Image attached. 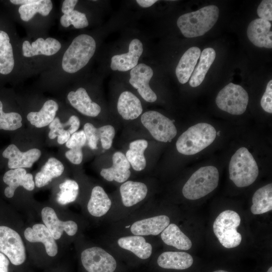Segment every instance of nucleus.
<instances>
[{
    "instance_id": "nucleus-45",
    "label": "nucleus",
    "mask_w": 272,
    "mask_h": 272,
    "mask_svg": "<svg viewBox=\"0 0 272 272\" xmlns=\"http://www.w3.org/2000/svg\"><path fill=\"white\" fill-rule=\"evenodd\" d=\"M65 157L73 164H80L83 158L82 148H74L70 149L65 153Z\"/></svg>"
},
{
    "instance_id": "nucleus-9",
    "label": "nucleus",
    "mask_w": 272,
    "mask_h": 272,
    "mask_svg": "<svg viewBox=\"0 0 272 272\" xmlns=\"http://www.w3.org/2000/svg\"><path fill=\"white\" fill-rule=\"evenodd\" d=\"M0 252L15 265L22 264L26 259L25 248L20 235L5 226H0Z\"/></svg>"
},
{
    "instance_id": "nucleus-44",
    "label": "nucleus",
    "mask_w": 272,
    "mask_h": 272,
    "mask_svg": "<svg viewBox=\"0 0 272 272\" xmlns=\"http://www.w3.org/2000/svg\"><path fill=\"white\" fill-rule=\"evenodd\" d=\"M257 13L258 16L269 22L272 21V1L263 0L259 5Z\"/></svg>"
},
{
    "instance_id": "nucleus-40",
    "label": "nucleus",
    "mask_w": 272,
    "mask_h": 272,
    "mask_svg": "<svg viewBox=\"0 0 272 272\" xmlns=\"http://www.w3.org/2000/svg\"><path fill=\"white\" fill-rule=\"evenodd\" d=\"M98 131L102 148L105 150L109 149L115 134L114 127L111 125H105L98 128Z\"/></svg>"
},
{
    "instance_id": "nucleus-29",
    "label": "nucleus",
    "mask_w": 272,
    "mask_h": 272,
    "mask_svg": "<svg viewBox=\"0 0 272 272\" xmlns=\"http://www.w3.org/2000/svg\"><path fill=\"white\" fill-rule=\"evenodd\" d=\"M58 109L57 103L53 100H48L38 112H30L27 118L30 123L37 128L45 127L53 120Z\"/></svg>"
},
{
    "instance_id": "nucleus-10",
    "label": "nucleus",
    "mask_w": 272,
    "mask_h": 272,
    "mask_svg": "<svg viewBox=\"0 0 272 272\" xmlns=\"http://www.w3.org/2000/svg\"><path fill=\"white\" fill-rule=\"evenodd\" d=\"M81 259L83 267L88 272H114L117 266L115 258L98 247L83 251Z\"/></svg>"
},
{
    "instance_id": "nucleus-24",
    "label": "nucleus",
    "mask_w": 272,
    "mask_h": 272,
    "mask_svg": "<svg viewBox=\"0 0 272 272\" xmlns=\"http://www.w3.org/2000/svg\"><path fill=\"white\" fill-rule=\"evenodd\" d=\"M117 108L119 114L125 120L134 119L143 111L140 100L129 91H124L120 95Z\"/></svg>"
},
{
    "instance_id": "nucleus-26",
    "label": "nucleus",
    "mask_w": 272,
    "mask_h": 272,
    "mask_svg": "<svg viewBox=\"0 0 272 272\" xmlns=\"http://www.w3.org/2000/svg\"><path fill=\"white\" fill-rule=\"evenodd\" d=\"M148 192L147 185L142 182L127 181L120 187V193L123 205L131 207L143 200Z\"/></svg>"
},
{
    "instance_id": "nucleus-17",
    "label": "nucleus",
    "mask_w": 272,
    "mask_h": 272,
    "mask_svg": "<svg viewBox=\"0 0 272 272\" xmlns=\"http://www.w3.org/2000/svg\"><path fill=\"white\" fill-rule=\"evenodd\" d=\"M112 160V166L102 169L100 175L108 181L125 182L130 175V165L125 155L121 152H116L113 154Z\"/></svg>"
},
{
    "instance_id": "nucleus-16",
    "label": "nucleus",
    "mask_w": 272,
    "mask_h": 272,
    "mask_svg": "<svg viewBox=\"0 0 272 272\" xmlns=\"http://www.w3.org/2000/svg\"><path fill=\"white\" fill-rule=\"evenodd\" d=\"M4 182L8 185L5 189V195L12 197L16 188L19 186L31 191L34 189L35 183L33 175L27 173L24 168L11 169L6 172L3 177Z\"/></svg>"
},
{
    "instance_id": "nucleus-33",
    "label": "nucleus",
    "mask_w": 272,
    "mask_h": 272,
    "mask_svg": "<svg viewBox=\"0 0 272 272\" xmlns=\"http://www.w3.org/2000/svg\"><path fill=\"white\" fill-rule=\"evenodd\" d=\"M250 211L254 215H259L272 210V184L269 183L258 189L252 196Z\"/></svg>"
},
{
    "instance_id": "nucleus-12",
    "label": "nucleus",
    "mask_w": 272,
    "mask_h": 272,
    "mask_svg": "<svg viewBox=\"0 0 272 272\" xmlns=\"http://www.w3.org/2000/svg\"><path fill=\"white\" fill-rule=\"evenodd\" d=\"M41 155L40 150L37 148L23 152L14 144L10 145L3 153V156L8 159V167L12 169L31 167Z\"/></svg>"
},
{
    "instance_id": "nucleus-13",
    "label": "nucleus",
    "mask_w": 272,
    "mask_h": 272,
    "mask_svg": "<svg viewBox=\"0 0 272 272\" xmlns=\"http://www.w3.org/2000/svg\"><path fill=\"white\" fill-rule=\"evenodd\" d=\"M41 216L44 225L55 240L59 239L63 231L69 236H73L77 232L78 225L76 223L73 221L63 222L59 220L51 208H44L41 211Z\"/></svg>"
},
{
    "instance_id": "nucleus-50",
    "label": "nucleus",
    "mask_w": 272,
    "mask_h": 272,
    "mask_svg": "<svg viewBox=\"0 0 272 272\" xmlns=\"http://www.w3.org/2000/svg\"><path fill=\"white\" fill-rule=\"evenodd\" d=\"M267 272H272V267L270 266L268 269L267 270Z\"/></svg>"
},
{
    "instance_id": "nucleus-38",
    "label": "nucleus",
    "mask_w": 272,
    "mask_h": 272,
    "mask_svg": "<svg viewBox=\"0 0 272 272\" xmlns=\"http://www.w3.org/2000/svg\"><path fill=\"white\" fill-rule=\"evenodd\" d=\"M22 120L21 115L17 112H4L2 102L0 101V129L16 130L22 126Z\"/></svg>"
},
{
    "instance_id": "nucleus-4",
    "label": "nucleus",
    "mask_w": 272,
    "mask_h": 272,
    "mask_svg": "<svg viewBox=\"0 0 272 272\" xmlns=\"http://www.w3.org/2000/svg\"><path fill=\"white\" fill-rule=\"evenodd\" d=\"M229 178L239 187L249 186L258 175V167L252 154L245 147L238 149L229 166Z\"/></svg>"
},
{
    "instance_id": "nucleus-49",
    "label": "nucleus",
    "mask_w": 272,
    "mask_h": 272,
    "mask_svg": "<svg viewBox=\"0 0 272 272\" xmlns=\"http://www.w3.org/2000/svg\"><path fill=\"white\" fill-rule=\"evenodd\" d=\"M213 272H228V271L224 270H217Z\"/></svg>"
},
{
    "instance_id": "nucleus-27",
    "label": "nucleus",
    "mask_w": 272,
    "mask_h": 272,
    "mask_svg": "<svg viewBox=\"0 0 272 272\" xmlns=\"http://www.w3.org/2000/svg\"><path fill=\"white\" fill-rule=\"evenodd\" d=\"M117 243L121 248L130 251L142 259L149 258L152 253L151 244L142 236L122 237L118 239Z\"/></svg>"
},
{
    "instance_id": "nucleus-37",
    "label": "nucleus",
    "mask_w": 272,
    "mask_h": 272,
    "mask_svg": "<svg viewBox=\"0 0 272 272\" xmlns=\"http://www.w3.org/2000/svg\"><path fill=\"white\" fill-rule=\"evenodd\" d=\"M60 191L57 193L56 200L58 203L65 205L74 201L79 194V186L73 180L67 179L59 185Z\"/></svg>"
},
{
    "instance_id": "nucleus-1",
    "label": "nucleus",
    "mask_w": 272,
    "mask_h": 272,
    "mask_svg": "<svg viewBox=\"0 0 272 272\" xmlns=\"http://www.w3.org/2000/svg\"><path fill=\"white\" fill-rule=\"evenodd\" d=\"M219 10L215 5L204 7L196 11L180 16L177 25L184 36L187 38L203 35L217 22Z\"/></svg>"
},
{
    "instance_id": "nucleus-19",
    "label": "nucleus",
    "mask_w": 272,
    "mask_h": 272,
    "mask_svg": "<svg viewBox=\"0 0 272 272\" xmlns=\"http://www.w3.org/2000/svg\"><path fill=\"white\" fill-rule=\"evenodd\" d=\"M24 236L30 242L42 243L49 256L53 257L57 253L58 247L55 239L44 225L36 224L32 228H26Z\"/></svg>"
},
{
    "instance_id": "nucleus-39",
    "label": "nucleus",
    "mask_w": 272,
    "mask_h": 272,
    "mask_svg": "<svg viewBox=\"0 0 272 272\" xmlns=\"http://www.w3.org/2000/svg\"><path fill=\"white\" fill-rule=\"evenodd\" d=\"M60 22L64 27L73 25L76 29L83 28L89 25L86 15L77 10H74L67 15L63 14L60 18Z\"/></svg>"
},
{
    "instance_id": "nucleus-3",
    "label": "nucleus",
    "mask_w": 272,
    "mask_h": 272,
    "mask_svg": "<svg viewBox=\"0 0 272 272\" xmlns=\"http://www.w3.org/2000/svg\"><path fill=\"white\" fill-rule=\"evenodd\" d=\"M94 39L87 34H81L74 39L64 52L62 68L68 73H75L84 67L96 50Z\"/></svg>"
},
{
    "instance_id": "nucleus-48",
    "label": "nucleus",
    "mask_w": 272,
    "mask_h": 272,
    "mask_svg": "<svg viewBox=\"0 0 272 272\" xmlns=\"http://www.w3.org/2000/svg\"><path fill=\"white\" fill-rule=\"evenodd\" d=\"M156 0H137L136 2L142 7L148 8L157 2Z\"/></svg>"
},
{
    "instance_id": "nucleus-22",
    "label": "nucleus",
    "mask_w": 272,
    "mask_h": 272,
    "mask_svg": "<svg viewBox=\"0 0 272 272\" xmlns=\"http://www.w3.org/2000/svg\"><path fill=\"white\" fill-rule=\"evenodd\" d=\"M80 125V119L76 115L71 116L67 121L64 123L60 122L58 117H55L49 124L50 131L48 137L50 139L57 137L58 143L63 144L69 140L71 134L77 131Z\"/></svg>"
},
{
    "instance_id": "nucleus-43",
    "label": "nucleus",
    "mask_w": 272,
    "mask_h": 272,
    "mask_svg": "<svg viewBox=\"0 0 272 272\" xmlns=\"http://www.w3.org/2000/svg\"><path fill=\"white\" fill-rule=\"evenodd\" d=\"M262 108L268 113H272V80L267 83L265 91L260 100Z\"/></svg>"
},
{
    "instance_id": "nucleus-20",
    "label": "nucleus",
    "mask_w": 272,
    "mask_h": 272,
    "mask_svg": "<svg viewBox=\"0 0 272 272\" xmlns=\"http://www.w3.org/2000/svg\"><path fill=\"white\" fill-rule=\"evenodd\" d=\"M61 47L60 43L56 39L39 38L31 44L28 41H24L22 51L23 55L27 57L38 55L50 56L56 53Z\"/></svg>"
},
{
    "instance_id": "nucleus-15",
    "label": "nucleus",
    "mask_w": 272,
    "mask_h": 272,
    "mask_svg": "<svg viewBox=\"0 0 272 272\" xmlns=\"http://www.w3.org/2000/svg\"><path fill=\"white\" fill-rule=\"evenodd\" d=\"M249 40L258 47L272 48L271 24L265 20L258 18L252 21L247 29Z\"/></svg>"
},
{
    "instance_id": "nucleus-2",
    "label": "nucleus",
    "mask_w": 272,
    "mask_h": 272,
    "mask_svg": "<svg viewBox=\"0 0 272 272\" xmlns=\"http://www.w3.org/2000/svg\"><path fill=\"white\" fill-rule=\"evenodd\" d=\"M217 131L207 123H198L183 132L178 138L176 147L180 153L192 155L203 150L215 140Z\"/></svg>"
},
{
    "instance_id": "nucleus-28",
    "label": "nucleus",
    "mask_w": 272,
    "mask_h": 272,
    "mask_svg": "<svg viewBox=\"0 0 272 272\" xmlns=\"http://www.w3.org/2000/svg\"><path fill=\"white\" fill-rule=\"evenodd\" d=\"M111 205L110 199L102 187L96 186L93 188L87 205L88 211L91 215L103 216L108 212Z\"/></svg>"
},
{
    "instance_id": "nucleus-46",
    "label": "nucleus",
    "mask_w": 272,
    "mask_h": 272,
    "mask_svg": "<svg viewBox=\"0 0 272 272\" xmlns=\"http://www.w3.org/2000/svg\"><path fill=\"white\" fill-rule=\"evenodd\" d=\"M77 0H65L63 1L62 6L61 7L62 12L65 14L67 15L71 13L78 3Z\"/></svg>"
},
{
    "instance_id": "nucleus-5",
    "label": "nucleus",
    "mask_w": 272,
    "mask_h": 272,
    "mask_svg": "<svg viewBox=\"0 0 272 272\" xmlns=\"http://www.w3.org/2000/svg\"><path fill=\"white\" fill-rule=\"evenodd\" d=\"M219 179V171L216 167H202L194 172L185 183L182 194L190 200L204 197L216 189Z\"/></svg>"
},
{
    "instance_id": "nucleus-35",
    "label": "nucleus",
    "mask_w": 272,
    "mask_h": 272,
    "mask_svg": "<svg viewBox=\"0 0 272 272\" xmlns=\"http://www.w3.org/2000/svg\"><path fill=\"white\" fill-rule=\"evenodd\" d=\"M14 66V58L10 38L5 31L0 30V73L10 74Z\"/></svg>"
},
{
    "instance_id": "nucleus-14",
    "label": "nucleus",
    "mask_w": 272,
    "mask_h": 272,
    "mask_svg": "<svg viewBox=\"0 0 272 272\" xmlns=\"http://www.w3.org/2000/svg\"><path fill=\"white\" fill-rule=\"evenodd\" d=\"M143 52L142 42L135 38L129 44L128 52L113 56L110 67L113 71L125 72L131 70L138 65L139 59Z\"/></svg>"
},
{
    "instance_id": "nucleus-18",
    "label": "nucleus",
    "mask_w": 272,
    "mask_h": 272,
    "mask_svg": "<svg viewBox=\"0 0 272 272\" xmlns=\"http://www.w3.org/2000/svg\"><path fill=\"white\" fill-rule=\"evenodd\" d=\"M169 224L168 216L159 215L135 222L130 226V231L134 235H157Z\"/></svg>"
},
{
    "instance_id": "nucleus-21",
    "label": "nucleus",
    "mask_w": 272,
    "mask_h": 272,
    "mask_svg": "<svg viewBox=\"0 0 272 272\" xmlns=\"http://www.w3.org/2000/svg\"><path fill=\"white\" fill-rule=\"evenodd\" d=\"M67 97L71 105L85 115L96 117L101 112L100 106L92 101L83 88H79L76 91H71Z\"/></svg>"
},
{
    "instance_id": "nucleus-11",
    "label": "nucleus",
    "mask_w": 272,
    "mask_h": 272,
    "mask_svg": "<svg viewBox=\"0 0 272 272\" xmlns=\"http://www.w3.org/2000/svg\"><path fill=\"white\" fill-rule=\"evenodd\" d=\"M130 75L129 83L137 89L141 97L147 102H155L157 99V95L149 84L153 75L152 68L141 63L131 70Z\"/></svg>"
},
{
    "instance_id": "nucleus-30",
    "label": "nucleus",
    "mask_w": 272,
    "mask_h": 272,
    "mask_svg": "<svg viewBox=\"0 0 272 272\" xmlns=\"http://www.w3.org/2000/svg\"><path fill=\"white\" fill-rule=\"evenodd\" d=\"M215 57L216 52L213 48L208 47L202 50L198 64L193 72L189 80V84L191 87H196L201 84Z\"/></svg>"
},
{
    "instance_id": "nucleus-36",
    "label": "nucleus",
    "mask_w": 272,
    "mask_h": 272,
    "mask_svg": "<svg viewBox=\"0 0 272 272\" xmlns=\"http://www.w3.org/2000/svg\"><path fill=\"white\" fill-rule=\"evenodd\" d=\"M53 7L50 0H35L33 2L21 5L18 11L24 21L31 20L36 13L43 16H48Z\"/></svg>"
},
{
    "instance_id": "nucleus-23",
    "label": "nucleus",
    "mask_w": 272,
    "mask_h": 272,
    "mask_svg": "<svg viewBox=\"0 0 272 272\" xmlns=\"http://www.w3.org/2000/svg\"><path fill=\"white\" fill-rule=\"evenodd\" d=\"M200 54V49L193 46L187 49L181 56L175 70L177 79L181 84H185L188 81Z\"/></svg>"
},
{
    "instance_id": "nucleus-47",
    "label": "nucleus",
    "mask_w": 272,
    "mask_h": 272,
    "mask_svg": "<svg viewBox=\"0 0 272 272\" xmlns=\"http://www.w3.org/2000/svg\"><path fill=\"white\" fill-rule=\"evenodd\" d=\"M9 261L5 255L0 252V272H8Z\"/></svg>"
},
{
    "instance_id": "nucleus-6",
    "label": "nucleus",
    "mask_w": 272,
    "mask_h": 272,
    "mask_svg": "<svg viewBox=\"0 0 272 272\" xmlns=\"http://www.w3.org/2000/svg\"><path fill=\"white\" fill-rule=\"evenodd\" d=\"M241 218L236 212L227 210L221 213L213 223V231L220 243L227 248L238 246L241 242V235L237 228Z\"/></svg>"
},
{
    "instance_id": "nucleus-32",
    "label": "nucleus",
    "mask_w": 272,
    "mask_h": 272,
    "mask_svg": "<svg viewBox=\"0 0 272 272\" xmlns=\"http://www.w3.org/2000/svg\"><path fill=\"white\" fill-rule=\"evenodd\" d=\"M161 237L167 245L178 249L188 250L192 246V242L175 224H169L162 232Z\"/></svg>"
},
{
    "instance_id": "nucleus-8",
    "label": "nucleus",
    "mask_w": 272,
    "mask_h": 272,
    "mask_svg": "<svg viewBox=\"0 0 272 272\" xmlns=\"http://www.w3.org/2000/svg\"><path fill=\"white\" fill-rule=\"evenodd\" d=\"M143 125L152 136L161 142H170L176 135L177 129L173 121L159 112L150 110L141 116Z\"/></svg>"
},
{
    "instance_id": "nucleus-25",
    "label": "nucleus",
    "mask_w": 272,
    "mask_h": 272,
    "mask_svg": "<svg viewBox=\"0 0 272 272\" xmlns=\"http://www.w3.org/2000/svg\"><path fill=\"white\" fill-rule=\"evenodd\" d=\"M193 262L192 256L184 252L166 251L157 259L158 265L166 269H185L190 267Z\"/></svg>"
},
{
    "instance_id": "nucleus-42",
    "label": "nucleus",
    "mask_w": 272,
    "mask_h": 272,
    "mask_svg": "<svg viewBox=\"0 0 272 272\" xmlns=\"http://www.w3.org/2000/svg\"><path fill=\"white\" fill-rule=\"evenodd\" d=\"M87 142L84 130L76 131L71 135L69 140L66 142V147L68 148H82Z\"/></svg>"
},
{
    "instance_id": "nucleus-41",
    "label": "nucleus",
    "mask_w": 272,
    "mask_h": 272,
    "mask_svg": "<svg viewBox=\"0 0 272 272\" xmlns=\"http://www.w3.org/2000/svg\"><path fill=\"white\" fill-rule=\"evenodd\" d=\"M83 130L89 147L93 150L97 149V144L99 140L98 128L92 123L88 122L84 125Z\"/></svg>"
},
{
    "instance_id": "nucleus-31",
    "label": "nucleus",
    "mask_w": 272,
    "mask_h": 272,
    "mask_svg": "<svg viewBox=\"0 0 272 272\" xmlns=\"http://www.w3.org/2000/svg\"><path fill=\"white\" fill-rule=\"evenodd\" d=\"M64 170L63 164L58 159L51 157L35 175V185L42 187L47 185L53 178L60 176Z\"/></svg>"
},
{
    "instance_id": "nucleus-7",
    "label": "nucleus",
    "mask_w": 272,
    "mask_h": 272,
    "mask_svg": "<svg viewBox=\"0 0 272 272\" xmlns=\"http://www.w3.org/2000/svg\"><path fill=\"white\" fill-rule=\"evenodd\" d=\"M249 102L246 91L241 86L230 83L218 94L216 103L221 110L232 115H241Z\"/></svg>"
},
{
    "instance_id": "nucleus-34",
    "label": "nucleus",
    "mask_w": 272,
    "mask_h": 272,
    "mask_svg": "<svg viewBox=\"0 0 272 272\" xmlns=\"http://www.w3.org/2000/svg\"><path fill=\"white\" fill-rule=\"evenodd\" d=\"M148 146L145 140H137L131 142L125 156L130 165L137 171L144 169L146 166V160L144 152Z\"/></svg>"
}]
</instances>
